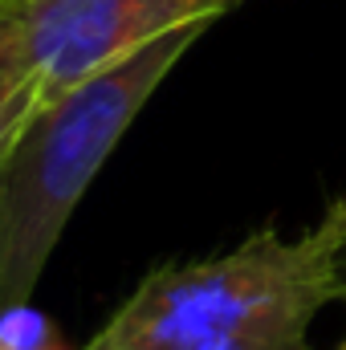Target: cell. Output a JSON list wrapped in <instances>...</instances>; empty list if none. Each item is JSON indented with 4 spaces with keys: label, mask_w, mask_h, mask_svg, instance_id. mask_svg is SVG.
<instances>
[{
    "label": "cell",
    "mask_w": 346,
    "mask_h": 350,
    "mask_svg": "<svg viewBox=\"0 0 346 350\" xmlns=\"http://www.w3.org/2000/svg\"><path fill=\"white\" fill-rule=\"evenodd\" d=\"M346 196L302 232H249L204 261L151 269L82 350H314V318L346 301L338 245Z\"/></svg>",
    "instance_id": "cell-1"
},
{
    "label": "cell",
    "mask_w": 346,
    "mask_h": 350,
    "mask_svg": "<svg viewBox=\"0 0 346 350\" xmlns=\"http://www.w3.org/2000/svg\"><path fill=\"white\" fill-rule=\"evenodd\" d=\"M212 21L183 25L90 82L45 98L0 155V310L33 301L74 208L139 110Z\"/></svg>",
    "instance_id": "cell-2"
},
{
    "label": "cell",
    "mask_w": 346,
    "mask_h": 350,
    "mask_svg": "<svg viewBox=\"0 0 346 350\" xmlns=\"http://www.w3.org/2000/svg\"><path fill=\"white\" fill-rule=\"evenodd\" d=\"M237 0H0V33L45 98L90 82L183 25L216 21Z\"/></svg>",
    "instance_id": "cell-3"
},
{
    "label": "cell",
    "mask_w": 346,
    "mask_h": 350,
    "mask_svg": "<svg viewBox=\"0 0 346 350\" xmlns=\"http://www.w3.org/2000/svg\"><path fill=\"white\" fill-rule=\"evenodd\" d=\"M45 102L41 82L29 74V66L16 57L12 41L0 33V155L16 139V131L33 118V110Z\"/></svg>",
    "instance_id": "cell-4"
},
{
    "label": "cell",
    "mask_w": 346,
    "mask_h": 350,
    "mask_svg": "<svg viewBox=\"0 0 346 350\" xmlns=\"http://www.w3.org/2000/svg\"><path fill=\"white\" fill-rule=\"evenodd\" d=\"M0 350H70V342L33 301H21L0 310Z\"/></svg>",
    "instance_id": "cell-5"
},
{
    "label": "cell",
    "mask_w": 346,
    "mask_h": 350,
    "mask_svg": "<svg viewBox=\"0 0 346 350\" xmlns=\"http://www.w3.org/2000/svg\"><path fill=\"white\" fill-rule=\"evenodd\" d=\"M338 277H343V285H346V232H343V245H338Z\"/></svg>",
    "instance_id": "cell-6"
},
{
    "label": "cell",
    "mask_w": 346,
    "mask_h": 350,
    "mask_svg": "<svg viewBox=\"0 0 346 350\" xmlns=\"http://www.w3.org/2000/svg\"><path fill=\"white\" fill-rule=\"evenodd\" d=\"M334 350H346V338H343V342H338V347H334Z\"/></svg>",
    "instance_id": "cell-7"
}]
</instances>
